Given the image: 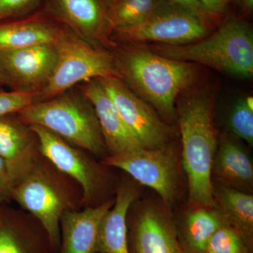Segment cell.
Masks as SVG:
<instances>
[{"instance_id":"31","label":"cell","mask_w":253,"mask_h":253,"mask_svg":"<svg viewBox=\"0 0 253 253\" xmlns=\"http://www.w3.org/2000/svg\"><path fill=\"white\" fill-rule=\"evenodd\" d=\"M2 86H9L11 88V83L0 65V87H2Z\"/></svg>"},{"instance_id":"3","label":"cell","mask_w":253,"mask_h":253,"mask_svg":"<svg viewBox=\"0 0 253 253\" xmlns=\"http://www.w3.org/2000/svg\"><path fill=\"white\" fill-rule=\"evenodd\" d=\"M156 54L177 61L201 63L235 77L253 74V33L251 26L231 15L213 34L183 45L162 44Z\"/></svg>"},{"instance_id":"34","label":"cell","mask_w":253,"mask_h":253,"mask_svg":"<svg viewBox=\"0 0 253 253\" xmlns=\"http://www.w3.org/2000/svg\"><path fill=\"white\" fill-rule=\"evenodd\" d=\"M226 1H228V0H226Z\"/></svg>"},{"instance_id":"16","label":"cell","mask_w":253,"mask_h":253,"mask_svg":"<svg viewBox=\"0 0 253 253\" xmlns=\"http://www.w3.org/2000/svg\"><path fill=\"white\" fill-rule=\"evenodd\" d=\"M112 201L84 211L68 210L60 221V245L57 253H97L100 224Z\"/></svg>"},{"instance_id":"15","label":"cell","mask_w":253,"mask_h":253,"mask_svg":"<svg viewBox=\"0 0 253 253\" xmlns=\"http://www.w3.org/2000/svg\"><path fill=\"white\" fill-rule=\"evenodd\" d=\"M38 152V139L30 126L16 114L0 117V157L7 166L14 186L40 161Z\"/></svg>"},{"instance_id":"35","label":"cell","mask_w":253,"mask_h":253,"mask_svg":"<svg viewBox=\"0 0 253 253\" xmlns=\"http://www.w3.org/2000/svg\"></svg>"},{"instance_id":"14","label":"cell","mask_w":253,"mask_h":253,"mask_svg":"<svg viewBox=\"0 0 253 253\" xmlns=\"http://www.w3.org/2000/svg\"><path fill=\"white\" fill-rule=\"evenodd\" d=\"M80 87L94 108L110 156L131 154L144 149L126 126L99 79L86 82Z\"/></svg>"},{"instance_id":"26","label":"cell","mask_w":253,"mask_h":253,"mask_svg":"<svg viewBox=\"0 0 253 253\" xmlns=\"http://www.w3.org/2000/svg\"><path fill=\"white\" fill-rule=\"evenodd\" d=\"M36 101L35 93L14 89L5 91L0 87V117L16 114Z\"/></svg>"},{"instance_id":"33","label":"cell","mask_w":253,"mask_h":253,"mask_svg":"<svg viewBox=\"0 0 253 253\" xmlns=\"http://www.w3.org/2000/svg\"><path fill=\"white\" fill-rule=\"evenodd\" d=\"M3 216H4V214L1 212V210L0 209V223H1V220H2Z\"/></svg>"},{"instance_id":"10","label":"cell","mask_w":253,"mask_h":253,"mask_svg":"<svg viewBox=\"0 0 253 253\" xmlns=\"http://www.w3.org/2000/svg\"><path fill=\"white\" fill-rule=\"evenodd\" d=\"M137 208L126 219L129 253H184L175 221L166 206L146 202Z\"/></svg>"},{"instance_id":"32","label":"cell","mask_w":253,"mask_h":253,"mask_svg":"<svg viewBox=\"0 0 253 253\" xmlns=\"http://www.w3.org/2000/svg\"><path fill=\"white\" fill-rule=\"evenodd\" d=\"M241 4L245 9L251 11L253 8V0H241Z\"/></svg>"},{"instance_id":"12","label":"cell","mask_w":253,"mask_h":253,"mask_svg":"<svg viewBox=\"0 0 253 253\" xmlns=\"http://www.w3.org/2000/svg\"><path fill=\"white\" fill-rule=\"evenodd\" d=\"M56 60L53 43L0 50V65L11 81V89L37 95L49 81Z\"/></svg>"},{"instance_id":"30","label":"cell","mask_w":253,"mask_h":253,"mask_svg":"<svg viewBox=\"0 0 253 253\" xmlns=\"http://www.w3.org/2000/svg\"><path fill=\"white\" fill-rule=\"evenodd\" d=\"M201 1L212 16L224 13L227 4L226 0H201Z\"/></svg>"},{"instance_id":"13","label":"cell","mask_w":253,"mask_h":253,"mask_svg":"<svg viewBox=\"0 0 253 253\" xmlns=\"http://www.w3.org/2000/svg\"><path fill=\"white\" fill-rule=\"evenodd\" d=\"M39 144L40 152L60 172L74 179L81 186L83 199H93L99 185L97 169L85 155L45 128L30 126Z\"/></svg>"},{"instance_id":"5","label":"cell","mask_w":253,"mask_h":253,"mask_svg":"<svg viewBox=\"0 0 253 253\" xmlns=\"http://www.w3.org/2000/svg\"><path fill=\"white\" fill-rule=\"evenodd\" d=\"M53 44L56 63L49 81L37 95L36 101L51 99L91 80L121 78L114 55L83 41L66 26H62Z\"/></svg>"},{"instance_id":"22","label":"cell","mask_w":253,"mask_h":253,"mask_svg":"<svg viewBox=\"0 0 253 253\" xmlns=\"http://www.w3.org/2000/svg\"><path fill=\"white\" fill-rule=\"evenodd\" d=\"M0 253H56L41 224L3 216L0 223Z\"/></svg>"},{"instance_id":"2","label":"cell","mask_w":253,"mask_h":253,"mask_svg":"<svg viewBox=\"0 0 253 253\" xmlns=\"http://www.w3.org/2000/svg\"><path fill=\"white\" fill-rule=\"evenodd\" d=\"M178 111L190 203L194 207L215 208L211 176L217 140L211 95L206 91L189 94L181 100Z\"/></svg>"},{"instance_id":"1","label":"cell","mask_w":253,"mask_h":253,"mask_svg":"<svg viewBox=\"0 0 253 253\" xmlns=\"http://www.w3.org/2000/svg\"><path fill=\"white\" fill-rule=\"evenodd\" d=\"M114 59L126 86L168 118L175 115L177 96L192 86L199 75L196 63L169 59L145 48L121 49Z\"/></svg>"},{"instance_id":"20","label":"cell","mask_w":253,"mask_h":253,"mask_svg":"<svg viewBox=\"0 0 253 253\" xmlns=\"http://www.w3.org/2000/svg\"><path fill=\"white\" fill-rule=\"evenodd\" d=\"M213 198L223 221L253 247V195L221 184L213 185Z\"/></svg>"},{"instance_id":"27","label":"cell","mask_w":253,"mask_h":253,"mask_svg":"<svg viewBox=\"0 0 253 253\" xmlns=\"http://www.w3.org/2000/svg\"><path fill=\"white\" fill-rule=\"evenodd\" d=\"M42 0H0V22L26 17L34 13Z\"/></svg>"},{"instance_id":"9","label":"cell","mask_w":253,"mask_h":253,"mask_svg":"<svg viewBox=\"0 0 253 253\" xmlns=\"http://www.w3.org/2000/svg\"><path fill=\"white\" fill-rule=\"evenodd\" d=\"M99 80L126 126L144 149L168 146L170 129L146 101L131 91L121 78Z\"/></svg>"},{"instance_id":"4","label":"cell","mask_w":253,"mask_h":253,"mask_svg":"<svg viewBox=\"0 0 253 253\" xmlns=\"http://www.w3.org/2000/svg\"><path fill=\"white\" fill-rule=\"evenodd\" d=\"M27 126L45 128L78 148L96 155L106 147L94 108L81 91L36 101L16 113Z\"/></svg>"},{"instance_id":"11","label":"cell","mask_w":253,"mask_h":253,"mask_svg":"<svg viewBox=\"0 0 253 253\" xmlns=\"http://www.w3.org/2000/svg\"><path fill=\"white\" fill-rule=\"evenodd\" d=\"M45 11L91 45H116L108 26L106 0H46Z\"/></svg>"},{"instance_id":"25","label":"cell","mask_w":253,"mask_h":253,"mask_svg":"<svg viewBox=\"0 0 253 253\" xmlns=\"http://www.w3.org/2000/svg\"><path fill=\"white\" fill-rule=\"evenodd\" d=\"M253 99L252 96L238 101L229 116V126L237 137L253 144Z\"/></svg>"},{"instance_id":"23","label":"cell","mask_w":253,"mask_h":253,"mask_svg":"<svg viewBox=\"0 0 253 253\" xmlns=\"http://www.w3.org/2000/svg\"><path fill=\"white\" fill-rule=\"evenodd\" d=\"M160 0H106V16L111 36L118 28L142 23Z\"/></svg>"},{"instance_id":"19","label":"cell","mask_w":253,"mask_h":253,"mask_svg":"<svg viewBox=\"0 0 253 253\" xmlns=\"http://www.w3.org/2000/svg\"><path fill=\"white\" fill-rule=\"evenodd\" d=\"M224 185L245 191L253 183V165L249 154L234 139L224 136L217 150L212 173Z\"/></svg>"},{"instance_id":"18","label":"cell","mask_w":253,"mask_h":253,"mask_svg":"<svg viewBox=\"0 0 253 253\" xmlns=\"http://www.w3.org/2000/svg\"><path fill=\"white\" fill-rule=\"evenodd\" d=\"M137 191L131 186L118 189L116 201L100 224L97 253H129L126 219Z\"/></svg>"},{"instance_id":"28","label":"cell","mask_w":253,"mask_h":253,"mask_svg":"<svg viewBox=\"0 0 253 253\" xmlns=\"http://www.w3.org/2000/svg\"><path fill=\"white\" fill-rule=\"evenodd\" d=\"M14 183L4 160L0 157V201L11 199Z\"/></svg>"},{"instance_id":"7","label":"cell","mask_w":253,"mask_h":253,"mask_svg":"<svg viewBox=\"0 0 253 253\" xmlns=\"http://www.w3.org/2000/svg\"><path fill=\"white\" fill-rule=\"evenodd\" d=\"M11 199L33 214L45 231L57 253L60 245V221L69 208L66 190L38 161L15 184Z\"/></svg>"},{"instance_id":"24","label":"cell","mask_w":253,"mask_h":253,"mask_svg":"<svg viewBox=\"0 0 253 253\" xmlns=\"http://www.w3.org/2000/svg\"><path fill=\"white\" fill-rule=\"evenodd\" d=\"M206 253H253V247L224 222L210 240Z\"/></svg>"},{"instance_id":"17","label":"cell","mask_w":253,"mask_h":253,"mask_svg":"<svg viewBox=\"0 0 253 253\" xmlns=\"http://www.w3.org/2000/svg\"><path fill=\"white\" fill-rule=\"evenodd\" d=\"M62 26L46 11L0 22V50L54 43Z\"/></svg>"},{"instance_id":"8","label":"cell","mask_w":253,"mask_h":253,"mask_svg":"<svg viewBox=\"0 0 253 253\" xmlns=\"http://www.w3.org/2000/svg\"><path fill=\"white\" fill-rule=\"evenodd\" d=\"M104 164L122 169L140 184L155 190L166 204L174 202L177 191V164L175 154L169 146L109 156L105 158Z\"/></svg>"},{"instance_id":"6","label":"cell","mask_w":253,"mask_h":253,"mask_svg":"<svg viewBox=\"0 0 253 253\" xmlns=\"http://www.w3.org/2000/svg\"><path fill=\"white\" fill-rule=\"evenodd\" d=\"M208 19L170 0H160L144 21L115 30L111 40L129 43L156 42L166 45H183L211 34L212 29Z\"/></svg>"},{"instance_id":"29","label":"cell","mask_w":253,"mask_h":253,"mask_svg":"<svg viewBox=\"0 0 253 253\" xmlns=\"http://www.w3.org/2000/svg\"><path fill=\"white\" fill-rule=\"evenodd\" d=\"M170 1L184 6L204 17L210 18L212 16L203 4L201 0H170Z\"/></svg>"},{"instance_id":"21","label":"cell","mask_w":253,"mask_h":253,"mask_svg":"<svg viewBox=\"0 0 253 253\" xmlns=\"http://www.w3.org/2000/svg\"><path fill=\"white\" fill-rule=\"evenodd\" d=\"M224 223L216 208L195 207L176 224L179 244L184 253H206L213 234Z\"/></svg>"}]
</instances>
